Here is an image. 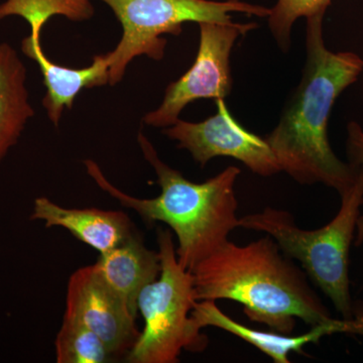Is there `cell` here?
Listing matches in <instances>:
<instances>
[{
  "instance_id": "obj_3",
  "label": "cell",
  "mask_w": 363,
  "mask_h": 363,
  "mask_svg": "<svg viewBox=\"0 0 363 363\" xmlns=\"http://www.w3.org/2000/svg\"><path fill=\"white\" fill-rule=\"evenodd\" d=\"M138 143L143 157L156 172L161 194L136 198L107 180L96 162L86 160L87 174L123 207L133 210L147 224L162 222L176 234L177 257L184 269L192 271L201 260L216 252L238 228V201L235 184L240 169L228 167L213 178L194 183L162 161L154 145L143 133Z\"/></svg>"
},
{
  "instance_id": "obj_7",
  "label": "cell",
  "mask_w": 363,
  "mask_h": 363,
  "mask_svg": "<svg viewBox=\"0 0 363 363\" xmlns=\"http://www.w3.org/2000/svg\"><path fill=\"white\" fill-rule=\"evenodd\" d=\"M199 49L194 64L181 78L166 88L164 100L143 116L145 125L167 128L180 119L181 112L196 100L225 99L233 90L230 55L236 40L257 28V23H198Z\"/></svg>"
},
{
  "instance_id": "obj_1",
  "label": "cell",
  "mask_w": 363,
  "mask_h": 363,
  "mask_svg": "<svg viewBox=\"0 0 363 363\" xmlns=\"http://www.w3.org/2000/svg\"><path fill=\"white\" fill-rule=\"evenodd\" d=\"M324 16L306 20L302 78L266 140L281 171L294 181L323 184L340 195L355 181L358 167L341 161L332 150L329 118L336 99L359 78L363 60L355 52H332L326 47Z\"/></svg>"
},
{
  "instance_id": "obj_11",
  "label": "cell",
  "mask_w": 363,
  "mask_h": 363,
  "mask_svg": "<svg viewBox=\"0 0 363 363\" xmlns=\"http://www.w3.org/2000/svg\"><path fill=\"white\" fill-rule=\"evenodd\" d=\"M30 220L43 221L47 228L62 227L100 255L121 245L135 231L130 217L123 211L65 208L47 197L35 200Z\"/></svg>"
},
{
  "instance_id": "obj_12",
  "label": "cell",
  "mask_w": 363,
  "mask_h": 363,
  "mask_svg": "<svg viewBox=\"0 0 363 363\" xmlns=\"http://www.w3.org/2000/svg\"><path fill=\"white\" fill-rule=\"evenodd\" d=\"M94 266L107 285L125 301L135 316L138 312V296L161 272L159 252L145 247L135 231L121 245L101 253Z\"/></svg>"
},
{
  "instance_id": "obj_9",
  "label": "cell",
  "mask_w": 363,
  "mask_h": 363,
  "mask_svg": "<svg viewBox=\"0 0 363 363\" xmlns=\"http://www.w3.org/2000/svg\"><path fill=\"white\" fill-rule=\"evenodd\" d=\"M64 316L77 320L96 333L112 355L128 352L140 334L136 316L125 301L107 285L94 264L72 274Z\"/></svg>"
},
{
  "instance_id": "obj_4",
  "label": "cell",
  "mask_w": 363,
  "mask_h": 363,
  "mask_svg": "<svg viewBox=\"0 0 363 363\" xmlns=\"http://www.w3.org/2000/svg\"><path fill=\"white\" fill-rule=\"evenodd\" d=\"M340 197L337 214L321 228H301L292 213L272 207L241 217L238 227L271 236L286 257L300 262L342 319H350V252L363 205V167H358L355 181Z\"/></svg>"
},
{
  "instance_id": "obj_2",
  "label": "cell",
  "mask_w": 363,
  "mask_h": 363,
  "mask_svg": "<svg viewBox=\"0 0 363 363\" xmlns=\"http://www.w3.org/2000/svg\"><path fill=\"white\" fill-rule=\"evenodd\" d=\"M271 236L245 245L228 240L192 269L196 300H231L250 321L293 333L297 319L311 327L333 321L305 271Z\"/></svg>"
},
{
  "instance_id": "obj_13",
  "label": "cell",
  "mask_w": 363,
  "mask_h": 363,
  "mask_svg": "<svg viewBox=\"0 0 363 363\" xmlns=\"http://www.w3.org/2000/svg\"><path fill=\"white\" fill-rule=\"evenodd\" d=\"M198 328L215 327L242 339L255 346L276 363H290L289 354L292 352L303 353V348L309 343L319 342L324 336L336 334L337 319L331 323L317 325L302 335L293 336L276 331H260L238 323L233 318L221 311L215 301H197L191 312Z\"/></svg>"
},
{
  "instance_id": "obj_18",
  "label": "cell",
  "mask_w": 363,
  "mask_h": 363,
  "mask_svg": "<svg viewBox=\"0 0 363 363\" xmlns=\"http://www.w3.org/2000/svg\"><path fill=\"white\" fill-rule=\"evenodd\" d=\"M346 152L348 160L353 166L363 167V130L362 126L354 121L347 125V140ZM357 240L355 245L359 247L363 243V215L360 214L357 224Z\"/></svg>"
},
{
  "instance_id": "obj_19",
  "label": "cell",
  "mask_w": 363,
  "mask_h": 363,
  "mask_svg": "<svg viewBox=\"0 0 363 363\" xmlns=\"http://www.w3.org/2000/svg\"><path fill=\"white\" fill-rule=\"evenodd\" d=\"M337 333L363 336V302L357 301L352 304V317L338 321Z\"/></svg>"
},
{
  "instance_id": "obj_15",
  "label": "cell",
  "mask_w": 363,
  "mask_h": 363,
  "mask_svg": "<svg viewBox=\"0 0 363 363\" xmlns=\"http://www.w3.org/2000/svg\"><path fill=\"white\" fill-rule=\"evenodd\" d=\"M93 14L91 0H6L0 4V21L20 16L30 25V35L33 38H40L43 28L52 16L83 21L90 20Z\"/></svg>"
},
{
  "instance_id": "obj_8",
  "label": "cell",
  "mask_w": 363,
  "mask_h": 363,
  "mask_svg": "<svg viewBox=\"0 0 363 363\" xmlns=\"http://www.w3.org/2000/svg\"><path fill=\"white\" fill-rule=\"evenodd\" d=\"M217 111L200 123L179 119L162 133L178 143L202 168L214 157H233L255 175L271 177L281 171L278 160L267 143L247 130L230 113L225 100H215Z\"/></svg>"
},
{
  "instance_id": "obj_17",
  "label": "cell",
  "mask_w": 363,
  "mask_h": 363,
  "mask_svg": "<svg viewBox=\"0 0 363 363\" xmlns=\"http://www.w3.org/2000/svg\"><path fill=\"white\" fill-rule=\"evenodd\" d=\"M332 0H278L267 16L269 28L281 52L290 51L292 30L295 21L301 18L325 16Z\"/></svg>"
},
{
  "instance_id": "obj_10",
  "label": "cell",
  "mask_w": 363,
  "mask_h": 363,
  "mask_svg": "<svg viewBox=\"0 0 363 363\" xmlns=\"http://www.w3.org/2000/svg\"><path fill=\"white\" fill-rule=\"evenodd\" d=\"M21 51L39 66L45 86L43 106L55 126H59L65 109L73 108L74 101L81 91L109 83V62L106 55L95 56L92 64L85 68H69L48 58L40 38L32 35L23 40Z\"/></svg>"
},
{
  "instance_id": "obj_5",
  "label": "cell",
  "mask_w": 363,
  "mask_h": 363,
  "mask_svg": "<svg viewBox=\"0 0 363 363\" xmlns=\"http://www.w3.org/2000/svg\"><path fill=\"white\" fill-rule=\"evenodd\" d=\"M157 235L161 272L138 296L145 327L128 352L130 363H177L183 350L202 352L209 342L191 317L197 302L192 272L179 262L171 229Z\"/></svg>"
},
{
  "instance_id": "obj_16",
  "label": "cell",
  "mask_w": 363,
  "mask_h": 363,
  "mask_svg": "<svg viewBox=\"0 0 363 363\" xmlns=\"http://www.w3.org/2000/svg\"><path fill=\"white\" fill-rule=\"evenodd\" d=\"M55 348L58 363H104L113 357L96 333L77 320L65 316Z\"/></svg>"
},
{
  "instance_id": "obj_14",
  "label": "cell",
  "mask_w": 363,
  "mask_h": 363,
  "mask_svg": "<svg viewBox=\"0 0 363 363\" xmlns=\"http://www.w3.org/2000/svg\"><path fill=\"white\" fill-rule=\"evenodd\" d=\"M33 116L26 67L11 45L0 43V162L18 143Z\"/></svg>"
},
{
  "instance_id": "obj_6",
  "label": "cell",
  "mask_w": 363,
  "mask_h": 363,
  "mask_svg": "<svg viewBox=\"0 0 363 363\" xmlns=\"http://www.w3.org/2000/svg\"><path fill=\"white\" fill-rule=\"evenodd\" d=\"M111 7L123 26V37L113 51L107 52L109 85L124 77L136 57L162 61L167 40L164 35H180L183 23H231L233 13L267 18L271 9L241 0H101Z\"/></svg>"
}]
</instances>
